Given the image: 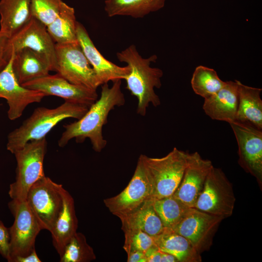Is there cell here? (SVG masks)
Wrapping results in <instances>:
<instances>
[{
	"mask_svg": "<svg viewBox=\"0 0 262 262\" xmlns=\"http://www.w3.org/2000/svg\"><path fill=\"white\" fill-rule=\"evenodd\" d=\"M113 82L111 87L103 84L100 98L97 99L80 119L64 126L65 129L58 141L60 147H65L72 139L78 143L90 139L93 149L100 152L106 146L102 135V127L107 122L109 113L116 106L124 104L125 99L121 89V80Z\"/></svg>",
	"mask_w": 262,
	"mask_h": 262,
	"instance_id": "cell-1",
	"label": "cell"
},
{
	"mask_svg": "<svg viewBox=\"0 0 262 262\" xmlns=\"http://www.w3.org/2000/svg\"><path fill=\"white\" fill-rule=\"evenodd\" d=\"M121 62L127 64L130 68L129 74L124 79L126 82V88L138 100L137 113L145 116L149 104L157 107L161 104L159 96L154 89L162 86V69L150 66L157 59L156 55L147 58H143L134 45H131L125 49L116 53Z\"/></svg>",
	"mask_w": 262,
	"mask_h": 262,
	"instance_id": "cell-2",
	"label": "cell"
},
{
	"mask_svg": "<svg viewBox=\"0 0 262 262\" xmlns=\"http://www.w3.org/2000/svg\"><path fill=\"white\" fill-rule=\"evenodd\" d=\"M88 109L86 106L67 101L53 109L38 107L20 126L8 134L7 149L14 154L28 142L46 137L64 119L69 117L80 119Z\"/></svg>",
	"mask_w": 262,
	"mask_h": 262,
	"instance_id": "cell-3",
	"label": "cell"
},
{
	"mask_svg": "<svg viewBox=\"0 0 262 262\" xmlns=\"http://www.w3.org/2000/svg\"><path fill=\"white\" fill-rule=\"evenodd\" d=\"M189 153L174 147L162 158H150L141 154L149 181L152 199L172 195L180 185Z\"/></svg>",
	"mask_w": 262,
	"mask_h": 262,
	"instance_id": "cell-4",
	"label": "cell"
},
{
	"mask_svg": "<svg viewBox=\"0 0 262 262\" xmlns=\"http://www.w3.org/2000/svg\"><path fill=\"white\" fill-rule=\"evenodd\" d=\"M47 145L44 137L28 142L14 153L16 161V177L8 191L12 199L25 201L31 186L45 176L43 162Z\"/></svg>",
	"mask_w": 262,
	"mask_h": 262,
	"instance_id": "cell-5",
	"label": "cell"
},
{
	"mask_svg": "<svg viewBox=\"0 0 262 262\" xmlns=\"http://www.w3.org/2000/svg\"><path fill=\"white\" fill-rule=\"evenodd\" d=\"M235 200L231 183L221 169L213 166L193 208L224 219L233 213Z\"/></svg>",
	"mask_w": 262,
	"mask_h": 262,
	"instance_id": "cell-6",
	"label": "cell"
},
{
	"mask_svg": "<svg viewBox=\"0 0 262 262\" xmlns=\"http://www.w3.org/2000/svg\"><path fill=\"white\" fill-rule=\"evenodd\" d=\"M56 72L69 82L97 90L101 85L79 41L55 43Z\"/></svg>",
	"mask_w": 262,
	"mask_h": 262,
	"instance_id": "cell-7",
	"label": "cell"
},
{
	"mask_svg": "<svg viewBox=\"0 0 262 262\" xmlns=\"http://www.w3.org/2000/svg\"><path fill=\"white\" fill-rule=\"evenodd\" d=\"M63 186L45 176L29 189L26 201L42 229L49 232L62 209Z\"/></svg>",
	"mask_w": 262,
	"mask_h": 262,
	"instance_id": "cell-8",
	"label": "cell"
},
{
	"mask_svg": "<svg viewBox=\"0 0 262 262\" xmlns=\"http://www.w3.org/2000/svg\"><path fill=\"white\" fill-rule=\"evenodd\" d=\"M9 208L14 217L10 232V252L7 261L25 256L35 249V239L42 230L35 216L26 200L12 199Z\"/></svg>",
	"mask_w": 262,
	"mask_h": 262,
	"instance_id": "cell-9",
	"label": "cell"
},
{
	"mask_svg": "<svg viewBox=\"0 0 262 262\" xmlns=\"http://www.w3.org/2000/svg\"><path fill=\"white\" fill-rule=\"evenodd\" d=\"M25 48L44 55L48 60L51 71H56L55 43L47 27L33 17L14 35L8 38L5 51L6 59L9 61L12 52Z\"/></svg>",
	"mask_w": 262,
	"mask_h": 262,
	"instance_id": "cell-10",
	"label": "cell"
},
{
	"mask_svg": "<svg viewBox=\"0 0 262 262\" xmlns=\"http://www.w3.org/2000/svg\"><path fill=\"white\" fill-rule=\"evenodd\" d=\"M151 198L149 181L139 157L127 187L117 195L104 199L103 202L113 214L120 218L135 211Z\"/></svg>",
	"mask_w": 262,
	"mask_h": 262,
	"instance_id": "cell-11",
	"label": "cell"
},
{
	"mask_svg": "<svg viewBox=\"0 0 262 262\" xmlns=\"http://www.w3.org/2000/svg\"><path fill=\"white\" fill-rule=\"evenodd\" d=\"M229 125L237 143L240 165L262 183V130L236 121Z\"/></svg>",
	"mask_w": 262,
	"mask_h": 262,
	"instance_id": "cell-12",
	"label": "cell"
},
{
	"mask_svg": "<svg viewBox=\"0 0 262 262\" xmlns=\"http://www.w3.org/2000/svg\"><path fill=\"white\" fill-rule=\"evenodd\" d=\"M28 89L41 92L46 96H55L65 101L86 106L89 108L98 99L97 90L72 84L58 73L48 75L24 83Z\"/></svg>",
	"mask_w": 262,
	"mask_h": 262,
	"instance_id": "cell-13",
	"label": "cell"
},
{
	"mask_svg": "<svg viewBox=\"0 0 262 262\" xmlns=\"http://www.w3.org/2000/svg\"><path fill=\"white\" fill-rule=\"evenodd\" d=\"M224 218L189 208L172 229L187 239L200 253L210 245L217 226Z\"/></svg>",
	"mask_w": 262,
	"mask_h": 262,
	"instance_id": "cell-14",
	"label": "cell"
},
{
	"mask_svg": "<svg viewBox=\"0 0 262 262\" xmlns=\"http://www.w3.org/2000/svg\"><path fill=\"white\" fill-rule=\"evenodd\" d=\"M12 52L6 66L0 71V98L7 100L9 119L14 120L20 117L27 106L39 102L46 97L43 93L28 89L19 84L12 69Z\"/></svg>",
	"mask_w": 262,
	"mask_h": 262,
	"instance_id": "cell-15",
	"label": "cell"
},
{
	"mask_svg": "<svg viewBox=\"0 0 262 262\" xmlns=\"http://www.w3.org/2000/svg\"><path fill=\"white\" fill-rule=\"evenodd\" d=\"M213 166L210 160L203 159L197 152L189 153L183 177L173 196L187 207L193 208Z\"/></svg>",
	"mask_w": 262,
	"mask_h": 262,
	"instance_id": "cell-16",
	"label": "cell"
},
{
	"mask_svg": "<svg viewBox=\"0 0 262 262\" xmlns=\"http://www.w3.org/2000/svg\"><path fill=\"white\" fill-rule=\"evenodd\" d=\"M77 36L82 50L95 71L101 85L123 80L130 72L129 66H119L106 59L98 50L85 27L77 24Z\"/></svg>",
	"mask_w": 262,
	"mask_h": 262,
	"instance_id": "cell-17",
	"label": "cell"
},
{
	"mask_svg": "<svg viewBox=\"0 0 262 262\" xmlns=\"http://www.w3.org/2000/svg\"><path fill=\"white\" fill-rule=\"evenodd\" d=\"M238 81H226L217 93L204 99L203 109L211 119L229 124L236 121L239 101Z\"/></svg>",
	"mask_w": 262,
	"mask_h": 262,
	"instance_id": "cell-18",
	"label": "cell"
},
{
	"mask_svg": "<svg viewBox=\"0 0 262 262\" xmlns=\"http://www.w3.org/2000/svg\"><path fill=\"white\" fill-rule=\"evenodd\" d=\"M13 53L12 69L21 85L46 76L51 71L47 59L31 49L25 48Z\"/></svg>",
	"mask_w": 262,
	"mask_h": 262,
	"instance_id": "cell-19",
	"label": "cell"
},
{
	"mask_svg": "<svg viewBox=\"0 0 262 262\" xmlns=\"http://www.w3.org/2000/svg\"><path fill=\"white\" fill-rule=\"evenodd\" d=\"M62 196V209L50 232L53 246L59 256L62 254L66 245L77 232L78 228L74 199L63 187Z\"/></svg>",
	"mask_w": 262,
	"mask_h": 262,
	"instance_id": "cell-20",
	"label": "cell"
},
{
	"mask_svg": "<svg viewBox=\"0 0 262 262\" xmlns=\"http://www.w3.org/2000/svg\"><path fill=\"white\" fill-rule=\"evenodd\" d=\"M239 101L236 121L262 130V89L238 81Z\"/></svg>",
	"mask_w": 262,
	"mask_h": 262,
	"instance_id": "cell-21",
	"label": "cell"
},
{
	"mask_svg": "<svg viewBox=\"0 0 262 262\" xmlns=\"http://www.w3.org/2000/svg\"><path fill=\"white\" fill-rule=\"evenodd\" d=\"M0 32L9 38L32 17L31 0H0Z\"/></svg>",
	"mask_w": 262,
	"mask_h": 262,
	"instance_id": "cell-22",
	"label": "cell"
},
{
	"mask_svg": "<svg viewBox=\"0 0 262 262\" xmlns=\"http://www.w3.org/2000/svg\"><path fill=\"white\" fill-rule=\"evenodd\" d=\"M154 245L161 251L175 257L179 262H200V253L185 237L171 229L164 228L153 236Z\"/></svg>",
	"mask_w": 262,
	"mask_h": 262,
	"instance_id": "cell-23",
	"label": "cell"
},
{
	"mask_svg": "<svg viewBox=\"0 0 262 262\" xmlns=\"http://www.w3.org/2000/svg\"><path fill=\"white\" fill-rule=\"evenodd\" d=\"M122 230H141L151 236L161 233L164 228L156 213L152 198L132 213L119 218Z\"/></svg>",
	"mask_w": 262,
	"mask_h": 262,
	"instance_id": "cell-24",
	"label": "cell"
},
{
	"mask_svg": "<svg viewBox=\"0 0 262 262\" xmlns=\"http://www.w3.org/2000/svg\"><path fill=\"white\" fill-rule=\"evenodd\" d=\"M165 0H106L104 9L109 17L118 16L143 18L164 7Z\"/></svg>",
	"mask_w": 262,
	"mask_h": 262,
	"instance_id": "cell-25",
	"label": "cell"
},
{
	"mask_svg": "<svg viewBox=\"0 0 262 262\" xmlns=\"http://www.w3.org/2000/svg\"><path fill=\"white\" fill-rule=\"evenodd\" d=\"M77 22L74 8L63 1L57 16L47 29L56 44L77 42Z\"/></svg>",
	"mask_w": 262,
	"mask_h": 262,
	"instance_id": "cell-26",
	"label": "cell"
},
{
	"mask_svg": "<svg viewBox=\"0 0 262 262\" xmlns=\"http://www.w3.org/2000/svg\"><path fill=\"white\" fill-rule=\"evenodd\" d=\"M226 82L220 79L215 70L203 66L195 68L191 81L194 92L204 99L217 93Z\"/></svg>",
	"mask_w": 262,
	"mask_h": 262,
	"instance_id": "cell-27",
	"label": "cell"
},
{
	"mask_svg": "<svg viewBox=\"0 0 262 262\" xmlns=\"http://www.w3.org/2000/svg\"><path fill=\"white\" fill-rule=\"evenodd\" d=\"M153 208L164 228L172 229L181 220L190 207L171 195L152 199Z\"/></svg>",
	"mask_w": 262,
	"mask_h": 262,
	"instance_id": "cell-28",
	"label": "cell"
},
{
	"mask_svg": "<svg viewBox=\"0 0 262 262\" xmlns=\"http://www.w3.org/2000/svg\"><path fill=\"white\" fill-rule=\"evenodd\" d=\"M96 258L93 248L85 236L76 232L65 246L60 256V262H89Z\"/></svg>",
	"mask_w": 262,
	"mask_h": 262,
	"instance_id": "cell-29",
	"label": "cell"
},
{
	"mask_svg": "<svg viewBox=\"0 0 262 262\" xmlns=\"http://www.w3.org/2000/svg\"><path fill=\"white\" fill-rule=\"evenodd\" d=\"M62 2V0H31L32 16L47 27L57 16Z\"/></svg>",
	"mask_w": 262,
	"mask_h": 262,
	"instance_id": "cell-30",
	"label": "cell"
},
{
	"mask_svg": "<svg viewBox=\"0 0 262 262\" xmlns=\"http://www.w3.org/2000/svg\"><path fill=\"white\" fill-rule=\"evenodd\" d=\"M125 242L123 248L126 253L139 251L145 252L154 245L153 236L141 230L124 231Z\"/></svg>",
	"mask_w": 262,
	"mask_h": 262,
	"instance_id": "cell-31",
	"label": "cell"
},
{
	"mask_svg": "<svg viewBox=\"0 0 262 262\" xmlns=\"http://www.w3.org/2000/svg\"><path fill=\"white\" fill-rule=\"evenodd\" d=\"M10 240L9 228L0 220V254L7 261L9 257Z\"/></svg>",
	"mask_w": 262,
	"mask_h": 262,
	"instance_id": "cell-32",
	"label": "cell"
},
{
	"mask_svg": "<svg viewBox=\"0 0 262 262\" xmlns=\"http://www.w3.org/2000/svg\"><path fill=\"white\" fill-rule=\"evenodd\" d=\"M162 251L153 245L145 252L147 262H161Z\"/></svg>",
	"mask_w": 262,
	"mask_h": 262,
	"instance_id": "cell-33",
	"label": "cell"
},
{
	"mask_svg": "<svg viewBox=\"0 0 262 262\" xmlns=\"http://www.w3.org/2000/svg\"><path fill=\"white\" fill-rule=\"evenodd\" d=\"M8 38L0 32V71L8 64V61L5 56V47Z\"/></svg>",
	"mask_w": 262,
	"mask_h": 262,
	"instance_id": "cell-34",
	"label": "cell"
},
{
	"mask_svg": "<svg viewBox=\"0 0 262 262\" xmlns=\"http://www.w3.org/2000/svg\"><path fill=\"white\" fill-rule=\"evenodd\" d=\"M41 260L38 257L35 249L33 250L30 253L23 257H18L14 259L12 262H41Z\"/></svg>",
	"mask_w": 262,
	"mask_h": 262,
	"instance_id": "cell-35",
	"label": "cell"
},
{
	"mask_svg": "<svg viewBox=\"0 0 262 262\" xmlns=\"http://www.w3.org/2000/svg\"><path fill=\"white\" fill-rule=\"evenodd\" d=\"M128 262H147L145 253L142 251H135L127 254Z\"/></svg>",
	"mask_w": 262,
	"mask_h": 262,
	"instance_id": "cell-36",
	"label": "cell"
},
{
	"mask_svg": "<svg viewBox=\"0 0 262 262\" xmlns=\"http://www.w3.org/2000/svg\"><path fill=\"white\" fill-rule=\"evenodd\" d=\"M161 262H178V261L172 255L162 251Z\"/></svg>",
	"mask_w": 262,
	"mask_h": 262,
	"instance_id": "cell-37",
	"label": "cell"
}]
</instances>
